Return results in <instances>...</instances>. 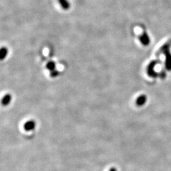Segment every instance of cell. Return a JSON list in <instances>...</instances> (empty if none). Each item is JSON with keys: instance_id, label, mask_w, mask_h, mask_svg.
<instances>
[{"instance_id": "6da1fadb", "label": "cell", "mask_w": 171, "mask_h": 171, "mask_svg": "<svg viewBox=\"0 0 171 171\" xmlns=\"http://www.w3.org/2000/svg\"><path fill=\"white\" fill-rule=\"evenodd\" d=\"M36 127V122L34 121V120H29L28 121L25 122L23 126V128L25 131L30 132L33 131L35 129Z\"/></svg>"}, {"instance_id": "ba28073f", "label": "cell", "mask_w": 171, "mask_h": 171, "mask_svg": "<svg viewBox=\"0 0 171 171\" xmlns=\"http://www.w3.org/2000/svg\"><path fill=\"white\" fill-rule=\"evenodd\" d=\"M109 171H117V169L115 167H111L110 169H109Z\"/></svg>"}, {"instance_id": "52a82bcc", "label": "cell", "mask_w": 171, "mask_h": 171, "mask_svg": "<svg viewBox=\"0 0 171 171\" xmlns=\"http://www.w3.org/2000/svg\"><path fill=\"white\" fill-rule=\"evenodd\" d=\"M58 75H59V72H58L57 69L50 71V76L52 77H56Z\"/></svg>"}, {"instance_id": "3957f363", "label": "cell", "mask_w": 171, "mask_h": 171, "mask_svg": "<svg viewBox=\"0 0 171 171\" xmlns=\"http://www.w3.org/2000/svg\"><path fill=\"white\" fill-rule=\"evenodd\" d=\"M146 100V98L145 96H144V95L140 96L139 97H138L136 101V105L138 107H141L145 103Z\"/></svg>"}, {"instance_id": "8992f818", "label": "cell", "mask_w": 171, "mask_h": 171, "mask_svg": "<svg viewBox=\"0 0 171 171\" xmlns=\"http://www.w3.org/2000/svg\"><path fill=\"white\" fill-rule=\"evenodd\" d=\"M46 69H48L49 71H53L56 69V64L53 61H50L46 64Z\"/></svg>"}, {"instance_id": "277c9868", "label": "cell", "mask_w": 171, "mask_h": 171, "mask_svg": "<svg viewBox=\"0 0 171 171\" xmlns=\"http://www.w3.org/2000/svg\"><path fill=\"white\" fill-rule=\"evenodd\" d=\"M58 2H59L60 6L64 10H69L70 6H71L70 3L69 2L68 0H58Z\"/></svg>"}, {"instance_id": "5b68a950", "label": "cell", "mask_w": 171, "mask_h": 171, "mask_svg": "<svg viewBox=\"0 0 171 171\" xmlns=\"http://www.w3.org/2000/svg\"><path fill=\"white\" fill-rule=\"evenodd\" d=\"M8 48L6 47H2L0 50V59L1 60H3L8 55Z\"/></svg>"}, {"instance_id": "7a4b0ae2", "label": "cell", "mask_w": 171, "mask_h": 171, "mask_svg": "<svg viewBox=\"0 0 171 171\" xmlns=\"http://www.w3.org/2000/svg\"><path fill=\"white\" fill-rule=\"evenodd\" d=\"M11 95L10 94H8H8H6L2 98V100H1L2 105L5 107L8 105L11 102Z\"/></svg>"}]
</instances>
